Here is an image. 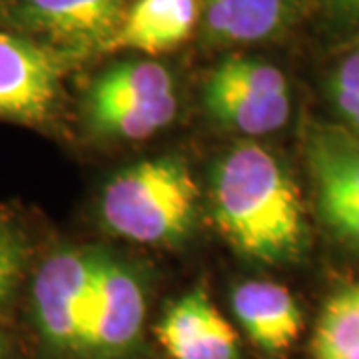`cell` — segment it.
Segmentation results:
<instances>
[{"label":"cell","instance_id":"e0dca14e","mask_svg":"<svg viewBox=\"0 0 359 359\" xmlns=\"http://www.w3.org/2000/svg\"><path fill=\"white\" fill-rule=\"evenodd\" d=\"M172 359H238V335L218 316L204 334Z\"/></svg>","mask_w":359,"mask_h":359},{"label":"cell","instance_id":"7c38bea8","mask_svg":"<svg viewBox=\"0 0 359 359\" xmlns=\"http://www.w3.org/2000/svg\"><path fill=\"white\" fill-rule=\"evenodd\" d=\"M174 94V78L152 60L122 62L96 78L88 92L86 108L146 104Z\"/></svg>","mask_w":359,"mask_h":359},{"label":"cell","instance_id":"ba28073f","mask_svg":"<svg viewBox=\"0 0 359 359\" xmlns=\"http://www.w3.org/2000/svg\"><path fill=\"white\" fill-rule=\"evenodd\" d=\"M231 308L248 337L262 351L278 355L294 346L302 313L290 290L278 282L250 280L231 292Z\"/></svg>","mask_w":359,"mask_h":359},{"label":"cell","instance_id":"8fae6325","mask_svg":"<svg viewBox=\"0 0 359 359\" xmlns=\"http://www.w3.org/2000/svg\"><path fill=\"white\" fill-rule=\"evenodd\" d=\"M205 112L224 128L245 136H262L280 130L292 112L290 94H262L236 88L208 76L202 92Z\"/></svg>","mask_w":359,"mask_h":359},{"label":"cell","instance_id":"44dd1931","mask_svg":"<svg viewBox=\"0 0 359 359\" xmlns=\"http://www.w3.org/2000/svg\"><path fill=\"white\" fill-rule=\"evenodd\" d=\"M0 359H11V349H8V341L4 334L0 332Z\"/></svg>","mask_w":359,"mask_h":359},{"label":"cell","instance_id":"3957f363","mask_svg":"<svg viewBox=\"0 0 359 359\" xmlns=\"http://www.w3.org/2000/svg\"><path fill=\"white\" fill-rule=\"evenodd\" d=\"M104 254L98 248H60L36 269L32 283L34 321L52 349L82 353Z\"/></svg>","mask_w":359,"mask_h":359},{"label":"cell","instance_id":"ac0fdd59","mask_svg":"<svg viewBox=\"0 0 359 359\" xmlns=\"http://www.w3.org/2000/svg\"><path fill=\"white\" fill-rule=\"evenodd\" d=\"M327 86L344 90L347 94H353L359 98V52L347 56L346 60L337 66V70L327 80Z\"/></svg>","mask_w":359,"mask_h":359},{"label":"cell","instance_id":"5bb4252c","mask_svg":"<svg viewBox=\"0 0 359 359\" xmlns=\"http://www.w3.org/2000/svg\"><path fill=\"white\" fill-rule=\"evenodd\" d=\"M359 349V285L334 294L323 306L311 351L316 359H339Z\"/></svg>","mask_w":359,"mask_h":359},{"label":"cell","instance_id":"d6986e66","mask_svg":"<svg viewBox=\"0 0 359 359\" xmlns=\"http://www.w3.org/2000/svg\"><path fill=\"white\" fill-rule=\"evenodd\" d=\"M327 96L335 106L337 114L347 122L349 128H353L355 134H359V98L353 94H347L344 90L327 86Z\"/></svg>","mask_w":359,"mask_h":359},{"label":"cell","instance_id":"30bf717a","mask_svg":"<svg viewBox=\"0 0 359 359\" xmlns=\"http://www.w3.org/2000/svg\"><path fill=\"white\" fill-rule=\"evenodd\" d=\"M304 0H202L204 32L214 44H252L287 30Z\"/></svg>","mask_w":359,"mask_h":359},{"label":"cell","instance_id":"9a60e30c","mask_svg":"<svg viewBox=\"0 0 359 359\" xmlns=\"http://www.w3.org/2000/svg\"><path fill=\"white\" fill-rule=\"evenodd\" d=\"M218 316L219 311L204 290H194L168 308L160 325L156 327L158 341L170 358H176L180 351L204 334Z\"/></svg>","mask_w":359,"mask_h":359},{"label":"cell","instance_id":"2e32d148","mask_svg":"<svg viewBox=\"0 0 359 359\" xmlns=\"http://www.w3.org/2000/svg\"><path fill=\"white\" fill-rule=\"evenodd\" d=\"M26 242L11 219L0 216V308L13 297L25 273Z\"/></svg>","mask_w":359,"mask_h":359},{"label":"cell","instance_id":"52a82bcc","mask_svg":"<svg viewBox=\"0 0 359 359\" xmlns=\"http://www.w3.org/2000/svg\"><path fill=\"white\" fill-rule=\"evenodd\" d=\"M126 13L128 0H16L22 25L72 52H106Z\"/></svg>","mask_w":359,"mask_h":359},{"label":"cell","instance_id":"7a4b0ae2","mask_svg":"<svg viewBox=\"0 0 359 359\" xmlns=\"http://www.w3.org/2000/svg\"><path fill=\"white\" fill-rule=\"evenodd\" d=\"M200 188L192 170L176 156H160L124 168L100 198L104 226L146 245H174L192 231Z\"/></svg>","mask_w":359,"mask_h":359},{"label":"cell","instance_id":"8992f818","mask_svg":"<svg viewBox=\"0 0 359 359\" xmlns=\"http://www.w3.org/2000/svg\"><path fill=\"white\" fill-rule=\"evenodd\" d=\"M60 74L56 52L0 32V118L42 122L56 102Z\"/></svg>","mask_w":359,"mask_h":359},{"label":"cell","instance_id":"5b68a950","mask_svg":"<svg viewBox=\"0 0 359 359\" xmlns=\"http://www.w3.org/2000/svg\"><path fill=\"white\" fill-rule=\"evenodd\" d=\"M146 309L140 273L106 252L88 309L82 353L94 359L124 358L140 339Z\"/></svg>","mask_w":359,"mask_h":359},{"label":"cell","instance_id":"ffe728a7","mask_svg":"<svg viewBox=\"0 0 359 359\" xmlns=\"http://www.w3.org/2000/svg\"><path fill=\"white\" fill-rule=\"evenodd\" d=\"M335 18L347 25H359V0H323Z\"/></svg>","mask_w":359,"mask_h":359},{"label":"cell","instance_id":"277c9868","mask_svg":"<svg viewBox=\"0 0 359 359\" xmlns=\"http://www.w3.org/2000/svg\"><path fill=\"white\" fill-rule=\"evenodd\" d=\"M304 150L321 218L337 236L359 245V136L316 124L306 134Z\"/></svg>","mask_w":359,"mask_h":359},{"label":"cell","instance_id":"4fadbf2b","mask_svg":"<svg viewBox=\"0 0 359 359\" xmlns=\"http://www.w3.org/2000/svg\"><path fill=\"white\" fill-rule=\"evenodd\" d=\"M86 114L90 128L96 134L122 140H144L176 118L178 100L176 94H170L154 102L86 108Z\"/></svg>","mask_w":359,"mask_h":359},{"label":"cell","instance_id":"6da1fadb","mask_svg":"<svg viewBox=\"0 0 359 359\" xmlns=\"http://www.w3.org/2000/svg\"><path fill=\"white\" fill-rule=\"evenodd\" d=\"M212 214L236 254L266 266L299 259L308 226L297 184L268 148L242 142L212 172Z\"/></svg>","mask_w":359,"mask_h":359},{"label":"cell","instance_id":"9c48e42d","mask_svg":"<svg viewBox=\"0 0 359 359\" xmlns=\"http://www.w3.org/2000/svg\"><path fill=\"white\" fill-rule=\"evenodd\" d=\"M200 18V0H136L106 52L160 54L190 39Z\"/></svg>","mask_w":359,"mask_h":359},{"label":"cell","instance_id":"7402d4cb","mask_svg":"<svg viewBox=\"0 0 359 359\" xmlns=\"http://www.w3.org/2000/svg\"><path fill=\"white\" fill-rule=\"evenodd\" d=\"M339 359H359V349L358 351H353V353H347V355H344V358Z\"/></svg>","mask_w":359,"mask_h":359}]
</instances>
